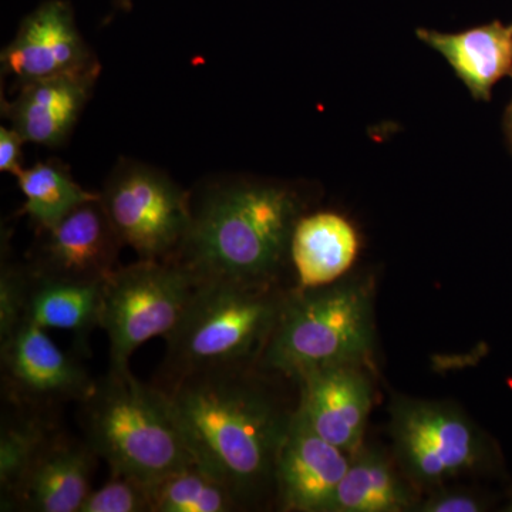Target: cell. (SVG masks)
<instances>
[{"label":"cell","mask_w":512,"mask_h":512,"mask_svg":"<svg viewBox=\"0 0 512 512\" xmlns=\"http://www.w3.org/2000/svg\"><path fill=\"white\" fill-rule=\"evenodd\" d=\"M259 362L208 367L160 386L200 466L234 495L241 510L275 495L279 451L295 413L265 384Z\"/></svg>","instance_id":"1"},{"label":"cell","mask_w":512,"mask_h":512,"mask_svg":"<svg viewBox=\"0 0 512 512\" xmlns=\"http://www.w3.org/2000/svg\"><path fill=\"white\" fill-rule=\"evenodd\" d=\"M305 200L291 185L237 175L191 191V221L173 261L201 282L276 285Z\"/></svg>","instance_id":"2"},{"label":"cell","mask_w":512,"mask_h":512,"mask_svg":"<svg viewBox=\"0 0 512 512\" xmlns=\"http://www.w3.org/2000/svg\"><path fill=\"white\" fill-rule=\"evenodd\" d=\"M79 406L84 440L111 474L151 484L195 463L168 393L131 370H107Z\"/></svg>","instance_id":"3"},{"label":"cell","mask_w":512,"mask_h":512,"mask_svg":"<svg viewBox=\"0 0 512 512\" xmlns=\"http://www.w3.org/2000/svg\"><path fill=\"white\" fill-rule=\"evenodd\" d=\"M288 295L276 285L201 282L165 338L167 353L153 383L164 386L208 367L259 362Z\"/></svg>","instance_id":"4"},{"label":"cell","mask_w":512,"mask_h":512,"mask_svg":"<svg viewBox=\"0 0 512 512\" xmlns=\"http://www.w3.org/2000/svg\"><path fill=\"white\" fill-rule=\"evenodd\" d=\"M373 349L372 291L343 282L289 292L259 365L295 380L320 367L370 365Z\"/></svg>","instance_id":"5"},{"label":"cell","mask_w":512,"mask_h":512,"mask_svg":"<svg viewBox=\"0 0 512 512\" xmlns=\"http://www.w3.org/2000/svg\"><path fill=\"white\" fill-rule=\"evenodd\" d=\"M198 281L173 259H138L119 266L104 284L101 329L110 345L109 370H130L143 343L167 338L183 319Z\"/></svg>","instance_id":"6"},{"label":"cell","mask_w":512,"mask_h":512,"mask_svg":"<svg viewBox=\"0 0 512 512\" xmlns=\"http://www.w3.org/2000/svg\"><path fill=\"white\" fill-rule=\"evenodd\" d=\"M100 201L124 247L138 259H173L191 221V191L144 163L121 160Z\"/></svg>","instance_id":"7"},{"label":"cell","mask_w":512,"mask_h":512,"mask_svg":"<svg viewBox=\"0 0 512 512\" xmlns=\"http://www.w3.org/2000/svg\"><path fill=\"white\" fill-rule=\"evenodd\" d=\"M390 434L404 476L423 487L476 471L487 456L481 431L450 403L396 397Z\"/></svg>","instance_id":"8"},{"label":"cell","mask_w":512,"mask_h":512,"mask_svg":"<svg viewBox=\"0 0 512 512\" xmlns=\"http://www.w3.org/2000/svg\"><path fill=\"white\" fill-rule=\"evenodd\" d=\"M3 403L60 412L64 404L82 403L96 379L73 356L25 322L0 340Z\"/></svg>","instance_id":"9"},{"label":"cell","mask_w":512,"mask_h":512,"mask_svg":"<svg viewBox=\"0 0 512 512\" xmlns=\"http://www.w3.org/2000/svg\"><path fill=\"white\" fill-rule=\"evenodd\" d=\"M100 194V192H99ZM124 248L99 198L74 208L53 227L36 231L25 264L32 275L72 282H106Z\"/></svg>","instance_id":"10"},{"label":"cell","mask_w":512,"mask_h":512,"mask_svg":"<svg viewBox=\"0 0 512 512\" xmlns=\"http://www.w3.org/2000/svg\"><path fill=\"white\" fill-rule=\"evenodd\" d=\"M97 62L77 29L72 6L63 0H47L26 16L0 56L3 76L12 77L16 87Z\"/></svg>","instance_id":"11"},{"label":"cell","mask_w":512,"mask_h":512,"mask_svg":"<svg viewBox=\"0 0 512 512\" xmlns=\"http://www.w3.org/2000/svg\"><path fill=\"white\" fill-rule=\"evenodd\" d=\"M295 412L323 440L349 454L363 446L373 389L362 366L320 367L296 377Z\"/></svg>","instance_id":"12"},{"label":"cell","mask_w":512,"mask_h":512,"mask_svg":"<svg viewBox=\"0 0 512 512\" xmlns=\"http://www.w3.org/2000/svg\"><path fill=\"white\" fill-rule=\"evenodd\" d=\"M99 456L63 426L43 444L2 511L79 512L92 493Z\"/></svg>","instance_id":"13"},{"label":"cell","mask_w":512,"mask_h":512,"mask_svg":"<svg viewBox=\"0 0 512 512\" xmlns=\"http://www.w3.org/2000/svg\"><path fill=\"white\" fill-rule=\"evenodd\" d=\"M340 450L293 413L275 468V498L281 511L325 512L350 466Z\"/></svg>","instance_id":"14"},{"label":"cell","mask_w":512,"mask_h":512,"mask_svg":"<svg viewBox=\"0 0 512 512\" xmlns=\"http://www.w3.org/2000/svg\"><path fill=\"white\" fill-rule=\"evenodd\" d=\"M100 63L22 84L15 99H2V114L26 143L55 148L72 134L100 76Z\"/></svg>","instance_id":"15"},{"label":"cell","mask_w":512,"mask_h":512,"mask_svg":"<svg viewBox=\"0 0 512 512\" xmlns=\"http://www.w3.org/2000/svg\"><path fill=\"white\" fill-rule=\"evenodd\" d=\"M466 84L474 99L490 100L495 84L512 74V25L490 23L460 33L417 30Z\"/></svg>","instance_id":"16"},{"label":"cell","mask_w":512,"mask_h":512,"mask_svg":"<svg viewBox=\"0 0 512 512\" xmlns=\"http://www.w3.org/2000/svg\"><path fill=\"white\" fill-rule=\"evenodd\" d=\"M359 251L356 229L335 212L303 215L291 241V262L298 288L333 284L348 272Z\"/></svg>","instance_id":"17"},{"label":"cell","mask_w":512,"mask_h":512,"mask_svg":"<svg viewBox=\"0 0 512 512\" xmlns=\"http://www.w3.org/2000/svg\"><path fill=\"white\" fill-rule=\"evenodd\" d=\"M104 284L40 278L29 272L23 323L67 330L76 336L82 352L86 353L94 329L101 328Z\"/></svg>","instance_id":"18"},{"label":"cell","mask_w":512,"mask_h":512,"mask_svg":"<svg viewBox=\"0 0 512 512\" xmlns=\"http://www.w3.org/2000/svg\"><path fill=\"white\" fill-rule=\"evenodd\" d=\"M419 505L413 488L382 450L362 446L325 512H404Z\"/></svg>","instance_id":"19"},{"label":"cell","mask_w":512,"mask_h":512,"mask_svg":"<svg viewBox=\"0 0 512 512\" xmlns=\"http://www.w3.org/2000/svg\"><path fill=\"white\" fill-rule=\"evenodd\" d=\"M60 427V412L3 403L0 424V510L9 503L40 448Z\"/></svg>","instance_id":"20"},{"label":"cell","mask_w":512,"mask_h":512,"mask_svg":"<svg viewBox=\"0 0 512 512\" xmlns=\"http://www.w3.org/2000/svg\"><path fill=\"white\" fill-rule=\"evenodd\" d=\"M23 202L20 214L28 215L36 231L53 227L74 208L99 198V192L84 190L69 168L56 160L39 161L18 175Z\"/></svg>","instance_id":"21"},{"label":"cell","mask_w":512,"mask_h":512,"mask_svg":"<svg viewBox=\"0 0 512 512\" xmlns=\"http://www.w3.org/2000/svg\"><path fill=\"white\" fill-rule=\"evenodd\" d=\"M151 512H231L241 507L227 485L195 461L150 484Z\"/></svg>","instance_id":"22"},{"label":"cell","mask_w":512,"mask_h":512,"mask_svg":"<svg viewBox=\"0 0 512 512\" xmlns=\"http://www.w3.org/2000/svg\"><path fill=\"white\" fill-rule=\"evenodd\" d=\"M79 512H151L150 484L126 474H111L92 491Z\"/></svg>","instance_id":"23"},{"label":"cell","mask_w":512,"mask_h":512,"mask_svg":"<svg viewBox=\"0 0 512 512\" xmlns=\"http://www.w3.org/2000/svg\"><path fill=\"white\" fill-rule=\"evenodd\" d=\"M29 291V271L25 262L2 255L0 269V340L8 338L23 323Z\"/></svg>","instance_id":"24"},{"label":"cell","mask_w":512,"mask_h":512,"mask_svg":"<svg viewBox=\"0 0 512 512\" xmlns=\"http://www.w3.org/2000/svg\"><path fill=\"white\" fill-rule=\"evenodd\" d=\"M485 504L478 495L466 490H441L429 500L419 503L416 511L421 512H481Z\"/></svg>","instance_id":"25"},{"label":"cell","mask_w":512,"mask_h":512,"mask_svg":"<svg viewBox=\"0 0 512 512\" xmlns=\"http://www.w3.org/2000/svg\"><path fill=\"white\" fill-rule=\"evenodd\" d=\"M25 138L13 127H0V171L18 177L23 171L22 147Z\"/></svg>","instance_id":"26"},{"label":"cell","mask_w":512,"mask_h":512,"mask_svg":"<svg viewBox=\"0 0 512 512\" xmlns=\"http://www.w3.org/2000/svg\"><path fill=\"white\" fill-rule=\"evenodd\" d=\"M505 128H507L508 140H510L512 147V100L510 106H508L507 116H505Z\"/></svg>","instance_id":"27"},{"label":"cell","mask_w":512,"mask_h":512,"mask_svg":"<svg viewBox=\"0 0 512 512\" xmlns=\"http://www.w3.org/2000/svg\"><path fill=\"white\" fill-rule=\"evenodd\" d=\"M117 5L120 6V8L130 10L131 9V0H117Z\"/></svg>","instance_id":"28"},{"label":"cell","mask_w":512,"mask_h":512,"mask_svg":"<svg viewBox=\"0 0 512 512\" xmlns=\"http://www.w3.org/2000/svg\"><path fill=\"white\" fill-rule=\"evenodd\" d=\"M507 511L512 512V500H511V503L508 504Z\"/></svg>","instance_id":"29"}]
</instances>
